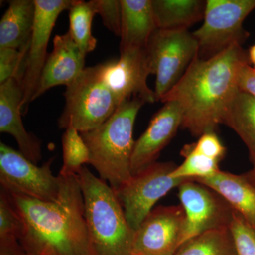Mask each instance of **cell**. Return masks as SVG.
<instances>
[{"label": "cell", "instance_id": "5", "mask_svg": "<svg viewBox=\"0 0 255 255\" xmlns=\"http://www.w3.org/2000/svg\"><path fill=\"white\" fill-rule=\"evenodd\" d=\"M65 108L58 119L60 128L73 127L80 132L90 131L105 123L118 103L101 76L100 66L85 68L78 78L66 87Z\"/></svg>", "mask_w": 255, "mask_h": 255}, {"label": "cell", "instance_id": "28", "mask_svg": "<svg viewBox=\"0 0 255 255\" xmlns=\"http://www.w3.org/2000/svg\"><path fill=\"white\" fill-rule=\"evenodd\" d=\"M230 229L238 255H255V228L235 211Z\"/></svg>", "mask_w": 255, "mask_h": 255}, {"label": "cell", "instance_id": "9", "mask_svg": "<svg viewBox=\"0 0 255 255\" xmlns=\"http://www.w3.org/2000/svg\"><path fill=\"white\" fill-rule=\"evenodd\" d=\"M53 159L38 167L19 152L0 142V183L1 188L16 194L44 201L58 199L60 177L53 175Z\"/></svg>", "mask_w": 255, "mask_h": 255}, {"label": "cell", "instance_id": "7", "mask_svg": "<svg viewBox=\"0 0 255 255\" xmlns=\"http://www.w3.org/2000/svg\"><path fill=\"white\" fill-rule=\"evenodd\" d=\"M152 75L156 76V102L181 80L199 53V46L189 29H156L147 46Z\"/></svg>", "mask_w": 255, "mask_h": 255}, {"label": "cell", "instance_id": "30", "mask_svg": "<svg viewBox=\"0 0 255 255\" xmlns=\"http://www.w3.org/2000/svg\"><path fill=\"white\" fill-rule=\"evenodd\" d=\"M191 146L194 152L219 162L226 154V147L215 131L203 134L198 141Z\"/></svg>", "mask_w": 255, "mask_h": 255}, {"label": "cell", "instance_id": "12", "mask_svg": "<svg viewBox=\"0 0 255 255\" xmlns=\"http://www.w3.org/2000/svg\"><path fill=\"white\" fill-rule=\"evenodd\" d=\"M184 223L182 206L154 208L134 233L131 255H174L182 246Z\"/></svg>", "mask_w": 255, "mask_h": 255}, {"label": "cell", "instance_id": "22", "mask_svg": "<svg viewBox=\"0 0 255 255\" xmlns=\"http://www.w3.org/2000/svg\"><path fill=\"white\" fill-rule=\"evenodd\" d=\"M174 255H238L230 228L211 230L188 240Z\"/></svg>", "mask_w": 255, "mask_h": 255}, {"label": "cell", "instance_id": "4", "mask_svg": "<svg viewBox=\"0 0 255 255\" xmlns=\"http://www.w3.org/2000/svg\"><path fill=\"white\" fill-rule=\"evenodd\" d=\"M78 177L93 255H131L135 231L115 191L86 166Z\"/></svg>", "mask_w": 255, "mask_h": 255}, {"label": "cell", "instance_id": "26", "mask_svg": "<svg viewBox=\"0 0 255 255\" xmlns=\"http://www.w3.org/2000/svg\"><path fill=\"white\" fill-rule=\"evenodd\" d=\"M24 231L22 218L11 196L1 188L0 191V238H15L19 241Z\"/></svg>", "mask_w": 255, "mask_h": 255}, {"label": "cell", "instance_id": "6", "mask_svg": "<svg viewBox=\"0 0 255 255\" xmlns=\"http://www.w3.org/2000/svg\"><path fill=\"white\" fill-rule=\"evenodd\" d=\"M255 9V0H208L204 23L193 32L199 46L198 56L212 58L234 44L243 45L249 33L243 23Z\"/></svg>", "mask_w": 255, "mask_h": 255}, {"label": "cell", "instance_id": "10", "mask_svg": "<svg viewBox=\"0 0 255 255\" xmlns=\"http://www.w3.org/2000/svg\"><path fill=\"white\" fill-rule=\"evenodd\" d=\"M178 189L185 213L182 245L211 230L230 228L236 211L214 189L194 180L185 181Z\"/></svg>", "mask_w": 255, "mask_h": 255}, {"label": "cell", "instance_id": "13", "mask_svg": "<svg viewBox=\"0 0 255 255\" xmlns=\"http://www.w3.org/2000/svg\"><path fill=\"white\" fill-rule=\"evenodd\" d=\"M34 23L23 80L21 107L33 101L42 70L46 63L47 47L55 22L63 11L69 10L73 0H34Z\"/></svg>", "mask_w": 255, "mask_h": 255}, {"label": "cell", "instance_id": "21", "mask_svg": "<svg viewBox=\"0 0 255 255\" xmlns=\"http://www.w3.org/2000/svg\"><path fill=\"white\" fill-rule=\"evenodd\" d=\"M223 124L232 128L246 144L255 163V97L238 90L228 105Z\"/></svg>", "mask_w": 255, "mask_h": 255}, {"label": "cell", "instance_id": "29", "mask_svg": "<svg viewBox=\"0 0 255 255\" xmlns=\"http://www.w3.org/2000/svg\"><path fill=\"white\" fill-rule=\"evenodd\" d=\"M97 14L100 15L106 28L120 36L122 24L121 0H95Z\"/></svg>", "mask_w": 255, "mask_h": 255}, {"label": "cell", "instance_id": "11", "mask_svg": "<svg viewBox=\"0 0 255 255\" xmlns=\"http://www.w3.org/2000/svg\"><path fill=\"white\" fill-rule=\"evenodd\" d=\"M120 53L118 60L99 65L101 76L113 93L119 107L132 98L140 99L145 103H155V92L147 83V78L152 74L147 48Z\"/></svg>", "mask_w": 255, "mask_h": 255}, {"label": "cell", "instance_id": "24", "mask_svg": "<svg viewBox=\"0 0 255 255\" xmlns=\"http://www.w3.org/2000/svg\"><path fill=\"white\" fill-rule=\"evenodd\" d=\"M63 164L59 174L63 177L77 176L85 164L90 162V152L81 134L70 126L62 136Z\"/></svg>", "mask_w": 255, "mask_h": 255}, {"label": "cell", "instance_id": "34", "mask_svg": "<svg viewBox=\"0 0 255 255\" xmlns=\"http://www.w3.org/2000/svg\"><path fill=\"white\" fill-rule=\"evenodd\" d=\"M248 58H249L250 63L253 65V68L255 69V43L248 51Z\"/></svg>", "mask_w": 255, "mask_h": 255}, {"label": "cell", "instance_id": "23", "mask_svg": "<svg viewBox=\"0 0 255 255\" xmlns=\"http://www.w3.org/2000/svg\"><path fill=\"white\" fill-rule=\"evenodd\" d=\"M96 14L95 0H73L69 9V33L85 55L97 46V39L92 34V23Z\"/></svg>", "mask_w": 255, "mask_h": 255}, {"label": "cell", "instance_id": "20", "mask_svg": "<svg viewBox=\"0 0 255 255\" xmlns=\"http://www.w3.org/2000/svg\"><path fill=\"white\" fill-rule=\"evenodd\" d=\"M206 1L152 0L157 29H189L204 19Z\"/></svg>", "mask_w": 255, "mask_h": 255}, {"label": "cell", "instance_id": "25", "mask_svg": "<svg viewBox=\"0 0 255 255\" xmlns=\"http://www.w3.org/2000/svg\"><path fill=\"white\" fill-rule=\"evenodd\" d=\"M182 155L185 158L184 162L177 166L170 174L171 177L175 179H204L214 175L220 170L219 162L194 152L191 145L184 146Z\"/></svg>", "mask_w": 255, "mask_h": 255}, {"label": "cell", "instance_id": "1", "mask_svg": "<svg viewBox=\"0 0 255 255\" xmlns=\"http://www.w3.org/2000/svg\"><path fill=\"white\" fill-rule=\"evenodd\" d=\"M248 63H251L248 53L240 44L207 59L197 55L160 102H177L182 111V127L194 136L215 131L239 90L240 70Z\"/></svg>", "mask_w": 255, "mask_h": 255}, {"label": "cell", "instance_id": "19", "mask_svg": "<svg viewBox=\"0 0 255 255\" xmlns=\"http://www.w3.org/2000/svg\"><path fill=\"white\" fill-rule=\"evenodd\" d=\"M34 0H11L0 21V48L29 49L34 23Z\"/></svg>", "mask_w": 255, "mask_h": 255}, {"label": "cell", "instance_id": "14", "mask_svg": "<svg viewBox=\"0 0 255 255\" xmlns=\"http://www.w3.org/2000/svg\"><path fill=\"white\" fill-rule=\"evenodd\" d=\"M153 116L141 136L135 140L131 157L132 175L155 162L161 151L182 127V109L173 101L165 102Z\"/></svg>", "mask_w": 255, "mask_h": 255}, {"label": "cell", "instance_id": "17", "mask_svg": "<svg viewBox=\"0 0 255 255\" xmlns=\"http://www.w3.org/2000/svg\"><path fill=\"white\" fill-rule=\"evenodd\" d=\"M120 52L145 48L157 29L152 0H121Z\"/></svg>", "mask_w": 255, "mask_h": 255}, {"label": "cell", "instance_id": "8", "mask_svg": "<svg viewBox=\"0 0 255 255\" xmlns=\"http://www.w3.org/2000/svg\"><path fill=\"white\" fill-rule=\"evenodd\" d=\"M176 167L173 162H154L132 175L128 182L114 191L123 207L128 223L134 231L161 198L189 180L171 177Z\"/></svg>", "mask_w": 255, "mask_h": 255}, {"label": "cell", "instance_id": "2", "mask_svg": "<svg viewBox=\"0 0 255 255\" xmlns=\"http://www.w3.org/2000/svg\"><path fill=\"white\" fill-rule=\"evenodd\" d=\"M58 175L56 201L9 193L24 223L20 243L28 255H93L78 175Z\"/></svg>", "mask_w": 255, "mask_h": 255}, {"label": "cell", "instance_id": "32", "mask_svg": "<svg viewBox=\"0 0 255 255\" xmlns=\"http://www.w3.org/2000/svg\"><path fill=\"white\" fill-rule=\"evenodd\" d=\"M0 255H28L19 241L15 238H0Z\"/></svg>", "mask_w": 255, "mask_h": 255}, {"label": "cell", "instance_id": "18", "mask_svg": "<svg viewBox=\"0 0 255 255\" xmlns=\"http://www.w3.org/2000/svg\"><path fill=\"white\" fill-rule=\"evenodd\" d=\"M194 181L214 189L255 228V187L244 174L237 175L219 170L211 177Z\"/></svg>", "mask_w": 255, "mask_h": 255}, {"label": "cell", "instance_id": "3", "mask_svg": "<svg viewBox=\"0 0 255 255\" xmlns=\"http://www.w3.org/2000/svg\"><path fill=\"white\" fill-rule=\"evenodd\" d=\"M145 104L139 98L126 101L105 123L90 131L80 132L90 152L89 164L114 191L132 177L134 124Z\"/></svg>", "mask_w": 255, "mask_h": 255}, {"label": "cell", "instance_id": "27", "mask_svg": "<svg viewBox=\"0 0 255 255\" xmlns=\"http://www.w3.org/2000/svg\"><path fill=\"white\" fill-rule=\"evenodd\" d=\"M28 50L0 48V84L9 79L23 80Z\"/></svg>", "mask_w": 255, "mask_h": 255}, {"label": "cell", "instance_id": "31", "mask_svg": "<svg viewBox=\"0 0 255 255\" xmlns=\"http://www.w3.org/2000/svg\"><path fill=\"white\" fill-rule=\"evenodd\" d=\"M238 88L255 97V69L251 63L242 67L238 75Z\"/></svg>", "mask_w": 255, "mask_h": 255}, {"label": "cell", "instance_id": "33", "mask_svg": "<svg viewBox=\"0 0 255 255\" xmlns=\"http://www.w3.org/2000/svg\"><path fill=\"white\" fill-rule=\"evenodd\" d=\"M253 167L251 170L244 174L248 180L255 187V163L253 164Z\"/></svg>", "mask_w": 255, "mask_h": 255}, {"label": "cell", "instance_id": "16", "mask_svg": "<svg viewBox=\"0 0 255 255\" xmlns=\"http://www.w3.org/2000/svg\"><path fill=\"white\" fill-rule=\"evenodd\" d=\"M85 57L69 32L56 35L47 57L33 100L58 85L68 86L85 70Z\"/></svg>", "mask_w": 255, "mask_h": 255}, {"label": "cell", "instance_id": "15", "mask_svg": "<svg viewBox=\"0 0 255 255\" xmlns=\"http://www.w3.org/2000/svg\"><path fill=\"white\" fill-rule=\"evenodd\" d=\"M23 98L22 80L13 78L0 85V132L12 135L19 152L37 164L42 159L41 141L23 126L21 114Z\"/></svg>", "mask_w": 255, "mask_h": 255}]
</instances>
